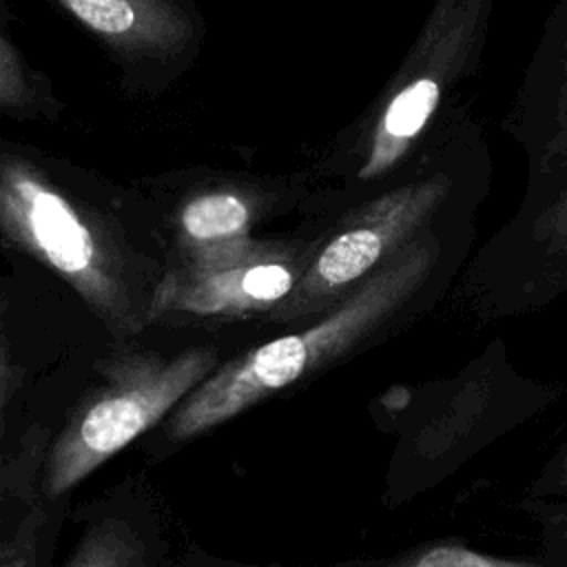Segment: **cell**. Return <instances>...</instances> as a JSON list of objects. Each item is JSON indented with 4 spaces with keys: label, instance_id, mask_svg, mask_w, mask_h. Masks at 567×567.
<instances>
[{
    "label": "cell",
    "instance_id": "18",
    "mask_svg": "<svg viewBox=\"0 0 567 567\" xmlns=\"http://www.w3.org/2000/svg\"><path fill=\"white\" fill-rule=\"evenodd\" d=\"M565 275H567V272H565Z\"/></svg>",
    "mask_w": 567,
    "mask_h": 567
},
{
    "label": "cell",
    "instance_id": "10",
    "mask_svg": "<svg viewBox=\"0 0 567 567\" xmlns=\"http://www.w3.org/2000/svg\"><path fill=\"white\" fill-rule=\"evenodd\" d=\"M42 91L16 47L0 33V111L11 115L35 113Z\"/></svg>",
    "mask_w": 567,
    "mask_h": 567
},
{
    "label": "cell",
    "instance_id": "6",
    "mask_svg": "<svg viewBox=\"0 0 567 567\" xmlns=\"http://www.w3.org/2000/svg\"><path fill=\"white\" fill-rule=\"evenodd\" d=\"M310 257L288 244L257 246L224 266H179L164 275L151 299V321L166 315L186 317H250L268 315L292 290Z\"/></svg>",
    "mask_w": 567,
    "mask_h": 567
},
{
    "label": "cell",
    "instance_id": "14",
    "mask_svg": "<svg viewBox=\"0 0 567 567\" xmlns=\"http://www.w3.org/2000/svg\"><path fill=\"white\" fill-rule=\"evenodd\" d=\"M0 567H29V545L11 543L0 551Z\"/></svg>",
    "mask_w": 567,
    "mask_h": 567
},
{
    "label": "cell",
    "instance_id": "11",
    "mask_svg": "<svg viewBox=\"0 0 567 567\" xmlns=\"http://www.w3.org/2000/svg\"><path fill=\"white\" fill-rule=\"evenodd\" d=\"M388 567H543V565L496 558V556L478 554L463 545H432V547L419 549Z\"/></svg>",
    "mask_w": 567,
    "mask_h": 567
},
{
    "label": "cell",
    "instance_id": "9",
    "mask_svg": "<svg viewBox=\"0 0 567 567\" xmlns=\"http://www.w3.org/2000/svg\"><path fill=\"white\" fill-rule=\"evenodd\" d=\"M144 549L137 534L117 520L93 527L66 563V567H142Z\"/></svg>",
    "mask_w": 567,
    "mask_h": 567
},
{
    "label": "cell",
    "instance_id": "16",
    "mask_svg": "<svg viewBox=\"0 0 567 567\" xmlns=\"http://www.w3.org/2000/svg\"><path fill=\"white\" fill-rule=\"evenodd\" d=\"M558 489L567 492V447L563 450L558 461Z\"/></svg>",
    "mask_w": 567,
    "mask_h": 567
},
{
    "label": "cell",
    "instance_id": "17",
    "mask_svg": "<svg viewBox=\"0 0 567 567\" xmlns=\"http://www.w3.org/2000/svg\"><path fill=\"white\" fill-rule=\"evenodd\" d=\"M2 410H4V408H0V432H2Z\"/></svg>",
    "mask_w": 567,
    "mask_h": 567
},
{
    "label": "cell",
    "instance_id": "1",
    "mask_svg": "<svg viewBox=\"0 0 567 567\" xmlns=\"http://www.w3.org/2000/svg\"><path fill=\"white\" fill-rule=\"evenodd\" d=\"M436 252V239L425 230L419 233L315 323L213 370L173 410L168 436L175 441L199 436L346 354L423 286Z\"/></svg>",
    "mask_w": 567,
    "mask_h": 567
},
{
    "label": "cell",
    "instance_id": "13",
    "mask_svg": "<svg viewBox=\"0 0 567 567\" xmlns=\"http://www.w3.org/2000/svg\"><path fill=\"white\" fill-rule=\"evenodd\" d=\"M545 159L554 162V164H560L567 159V47H565V60H563V80H560V89H558L554 135L547 144Z\"/></svg>",
    "mask_w": 567,
    "mask_h": 567
},
{
    "label": "cell",
    "instance_id": "15",
    "mask_svg": "<svg viewBox=\"0 0 567 567\" xmlns=\"http://www.w3.org/2000/svg\"><path fill=\"white\" fill-rule=\"evenodd\" d=\"M9 361H7V352H4V346H2V339H0V408H4V401H7V394H9Z\"/></svg>",
    "mask_w": 567,
    "mask_h": 567
},
{
    "label": "cell",
    "instance_id": "8",
    "mask_svg": "<svg viewBox=\"0 0 567 567\" xmlns=\"http://www.w3.org/2000/svg\"><path fill=\"white\" fill-rule=\"evenodd\" d=\"M93 35L128 58H168L195 35L175 0H53Z\"/></svg>",
    "mask_w": 567,
    "mask_h": 567
},
{
    "label": "cell",
    "instance_id": "4",
    "mask_svg": "<svg viewBox=\"0 0 567 567\" xmlns=\"http://www.w3.org/2000/svg\"><path fill=\"white\" fill-rule=\"evenodd\" d=\"M217 365L213 348H190L175 357L133 354L106 368L95 390L60 432L49 467L47 492L60 496L162 421Z\"/></svg>",
    "mask_w": 567,
    "mask_h": 567
},
{
    "label": "cell",
    "instance_id": "3",
    "mask_svg": "<svg viewBox=\"0 0 567 567\" xmlns=\"http://www.w3.org/2000/svg\"><path fill=\"white\" fill-rule=\"evenodd\" d=\"M494 0H434L412 49L385 84L357 144V177L379 179L396 168L476 62Z\"/></svg>",
    "mask_w": 567,
    "mask_h": 567
},
{
    "label": "cell",
    "instance_id": "2",
    "mask_svg": "<svg viewBox=\"0 0 567 567\" xmlns=\"http://www.w3.org/2000/svg\"><path fill=\"white\" fill-rule=\"evenodd\" d=\"M0 230L58 272L113 332L151 323V295L117 239L22 155H0Z\"/></svg>",
    "mask_w": 567,
    "mask_h": 567
},
{
    "label": "cell",
    "instance_id": "12",
    "mask_svg": "<svg viewBox=\"0 0 567 567\" xmlns=\"http://www.w3.org/2000/svg\"><path fill=\"white\" fill-rule=\"evenodd\" d=\"M536 237L558 257H567V188L540 213Z\"/></svg>",
    "mask_w": 567,
    "mask_h": 567
},
{
    "label": "cell",
    "instance_id": "7",
    "mask_svg": "<svg viewBox=\"0 0 567 567\" xmlns=\"http://www.w3.org/2000/svg\"><path fill=\"white\" fill-rule=\"evenodd\" d=\"M264 197L248 186H215L190 195L177 210V244L188 268H215L248 255Z\"/></svg>",
    "mask_w": 567,
    "mask_h": 567
},
{
    "label": "cell",
    "instance_id": "5",
    "mask_svg": "<svg viewBox=\"0 0 567 567\" xmlns=\"http://www.w3.org/2000/svg\"><path fill=\"white\" fill-rule=\"evenodd\" d=\"M447 193L450 179L430 175L370 199L310 255L299 281L266 317L286 323L334 308L388 257L425 230Z\"/></svg>",
    "mask_w": 567,
    "mask_h": 567
}]
</instances>
